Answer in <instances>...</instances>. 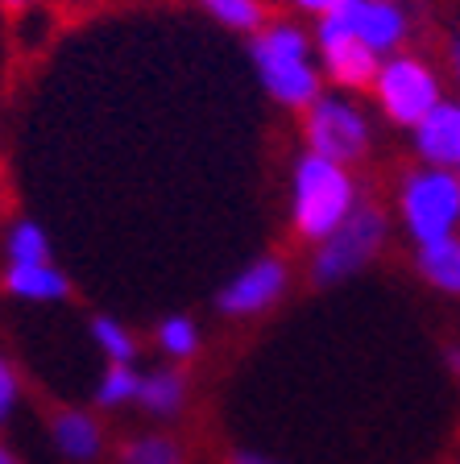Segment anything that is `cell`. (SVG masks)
<instances>
[{
  "instance_id": "obj_1",
  "label": "cell",
  "mask_w": 460,
  "mask_h": 464,
  "mask_svg": "<svg viewBox=\"0 0 460 464\" xmlns=\"http://www.w3.org/2000/svg\"><path fill=\"white\" fill-rule=\"evenodd\" d=\"M250 58H253V71H258L261 92L274 104L290 108V112H303L324 92L316 42L295 21H266L250 42Z\"/></svg>"
},
{
  "instance_id": "obj_2",
  "label": "cell",
  "mask_w": 460,
  "mask_h": 464,
  "mask_svg": "<svg viewBox=\"0 0 460 464\" xmlns=\"http://www.w3.org/2000/svg\"><path fill=\"white\" fill-rule=\"evenodd\" d=\"M361 203L357 195V179L345 162H332L324 154H299L295 170H290V228L303 241L319 245L324 237H332V228L353 216V208Z\"/></svg>"
},
{
  "instance_id": "obj_3",
  "label": "cell",
  "mask_w": 460,
  "mask_h": 464,
  "mask_svg": "<svg viewBox=\"0 0 460 464\" xmlns=\"http://www.w3.org/2000/svg\"><path fill=\"white\" fill-rule=\"evenodd\" d=\"M390 241V216L374 203H357L353 216H348L340 228H332V237L316 245V257H311V282L316 286H336V282H348L353 274H361L377 253Z\"/></svg>"
},
{
  "instance_id": "obj_4",
  "label": "cell",
  "mask_w": 460,
  "mask_h": 464,
  "mask_svg": "<svg viewBox=\"0 0 460 464\" xmlns=\"http://www.w3.org/2000/svg\"><path fill=\"white\" fill-rule=\"evenodd\" d=\"M374 100L390 125L415 129L444 100V79L427 58L394 50L382 58V67L374 75Z\"/></svg>"
},
{
  "instance_id": "obj_5",
  "label": "cell",
  "mask_w": 460,
  "mask_h": 464,
  "mask_svg": "<svg viewBox=\"0 0 460 464\" xmlns=\"http://www.w3.org/2000/svg\"><path fill=\"white\" fill-rule=\"evenodd\" d=\"M398 216L415 245L440 241L460 228V174L419 166L398 187Z\"/></svg>"
},
{
  "instance_id": "obj_6",
  "label": "cell",
  "mask_w": 460,
  "mask_h": 464,
  "mask_svg": "<svg viewBox=\"0 0 460 464\" xmlns=\"http://www.w3.org/2000/svg\"><path fill=\"white\" fill-rule=\"evenodd\" d=\"M303 137L311 154H324L332 162H361L369 154V116L340 92H319L311 104L303 108Z\"/></svg>"
},
{
  "instance_id": "obj_7",
  "label": "cell",
  "mask_w": 460,
  "mask_h": 464,
  "mask_svg": "<svg viewBox=\"0 0 460 464\" xmlns=\"http://www.w3.org/2000/svg\"><path fill=\"white\" fill-rule=\"evenodd\" d=\"M316 58H319V71H324L340 92H365V87H374V75H377V67H382V58L365 46L336 13L316 21Z\"/></svg>"
},
{
  "instance_id": "obj_8",
  "label": "cell",
  "mask_w": 460,
  "mask_h": 464,
  "mask_svg": "<svg viewBox=\"0 0 460 464\" xmlns=\"http://www.w3.org/2000/svg\"><path fill=\"white\" fill-rule=\"evenodd\" d=\"M287 282H290L287 261L282 257H258V261H250L237 278H229L220 286V295H216V311H220V315H237V319L261 315V311H269L282 295H287Z\"/></svg>"
},
{
  "instance_id": "obj_9",
  "label": "cell",
  "mask_w": 460,
  "mask_h": 464,
  "mask_svg": "<svg viewBox=\"0 0 460 464\" xmlns=\"http://www.w3.org/2000/svg\"><path fill=\"white\" fill-rule=\"evenodd\" d=\"M336 17L345 21L377 58L403 50L406 34H411V17H406V9L398 0H345L336 9Z\"/></svg>"
},
{
  "instance_id": "obj_10",
  "label": "cell",
  "mask_w": 460,
  "mask_h": 464,
  "mask_svg": "<svg viewBox=\"0 0 460 464\" xmlns=\"http://www.w3.org/2000/svg\"><path fill=\"white\" fill-rule=\"evenodd\" d=\"M411 133L415 154L423 158V166H440V170L460 174V100L444 96Z\"/></svg>"
},
{
  "instance_id": "obj_11",
  "label": "cell",
  "mask_w": 460,
  "mask_h": 464,
  "mask_svg": "<svg viewBox=\"0 0 460 464\" xmlns=\"http://www.w3.org/2000/svg\"><path fill=\"white\" fill-rule=\"evenodd\" d=\"M50 440H54V448L67 460H96L100 448H104V431H100V423L87 411H58L54 419H50Z\"/></svg>"
},
{
  "instance_id": "obj_12",
  "label": "cell",
  "mask_w": 460,
  "mask_h": 464,
  "mask_svg": "<svg viewBox=\"0 0 460 464\" xmlns=\"http://www.w3.org/2000/svg\"><path fill=\"white\" fill-rule=\"evenodd\" d=\"M5 290L29 303H58L71 295V278L58 270L54 261H42V266H9L5 270Z\"/></svg>"
},
{
  "instance_id": "obj_13",
  "label": "cell",
  "mask_w": 460,
  "mask_h": 464,
  "mask_svg": "<svg viewBox=\"0 0 460 464\" xmlns=\"http://www.w3.org/2000/svg\"><path fill=\"white\" fill-rule=\"evenodd\" d=\"M415 270L423 282H432L444 295H460V237H440V241L415 245Z\"/></svg>"
},
{
  "instance_id": "obj_14",
  "label": "cell",
  "mask_w": 460,
  "mask_h": 464,
  "mask_svg": "<svg viewBox=\"0 0 460 464\" xmlns=\"http://www.w3.org/2000/svg\"><path fill=\"white\" fill-rule=\"evenodd\" d=\"M137 402H142V411H150L153 419L179 415L182 402H187V377H182L179 369H153V373H142Z\"/></svg>"
},
{
  "instance_id": "obj_15",
  "label": "cell",
  "mask_w": 460,
  "mask_h": 464,
  "mask_svg": "<svg viewBox=\"0 0 460 464\" xmlns=\"http://www.w3.org/2000/svg\"><path fill=\"white\" fill-rule=\"evenodd\" d=\"M5 253H9V266H42V261H54L50 253V237L38 220H17L5 237Z\"/></svg>"
},
{
  "instance_id": "obj_16",
  "label": "cell",
  "mask_w": 460,
  "mask_h": 464,
  "mask_svg": "<svg viewBox=\"0 0 460 464\" xmlns=\"http://www.w3.org/2000/svg\"><path fill=\"white\" fill-rule=\"evenodd\" d=\"M203 13L216 17L224 29L237 34H258L266 25V0H200Z\"/></svg>"
},
{
  "instance_id": "obj_17",
  "label": "cell",
  "mask_w": 460,
  "mask_h": 464,
  "mask_svg": "<svg viewBox=\"0 0 460 464\" xmlns=\"http://www.w3.org/2000/svg\"><path fill=\"white\" fill-rule=\"evenodd\" d=\"M92 336H96V344H100V353L108 357V365H133V357H137V340H133V332L121 324V319H113V315H96L92 319Z\"/></svg>"
},
{
  "instance_id": "obj_18",
  "label": "cell",
  "mask_w": 460,
  "mask_h": 464,
  "mask_svg": "<svg viewBox=\"0 0 460 464\" xmlns=\"http://www.w3.org/2000/svg\"><path fill=\"white\" fill-rule=\"evenodd\" d=\"M158 348L174 361H191L195 353H200V328H195V319L166 315L162 324H158Z\"/></svg>"
},
{
  "instance_id": "obj_19",
  "label": "cell",
  "mask_w": 460,
  "mask_h": 464,
  "mask_svg": "<svg viewBox=\"0 0 460 464\" xmlns=\"http://www.w3.org/2000/svg\"><path fill=\"white\" fill-rule=\"evenodd\" d=\"M137 386H142V373H137L133 365H108V373L100 377V386H96V402L104 406V411L137 402Z\"/></svg>"
},
{
  "instance_id": "obj_20",
  "label": "cell",
  "mask_w": 460,
  "mask_h": 464,
  "mask_svg": "<svg viewBox=\"0 0 460 464\" xmlns=\"http://www.w3.org/2000/svg\"><path fill=\"white\" fill-rule=\"evenodd\" d=\"M121 464H182V452L166 435H142V440L125 444Z\"/></svg>"
},
{
  "instance_id": "obj_21",
  "label": "cell",
  "mask_w": 460,
  "mask_h": 464,
  "mask_svg": "<svg viewBox=\"0 0 460 464\" xmlns=\"http://www.w3.org/2000/svg\"><path fill=\"white\" fill-rule=\"evenodd\" d=\"M21 398V386H17V373H13V365L5 357H0V423L13 415V406H17Z\"/></svg>"
},
{
  "instance_id": "obj_22",
  "label": "cell",
  "mask_w": 460,
  "mask_h": 464,
  "mask_svg": "<svg viewBox=\"0 0 460 464\" xmlns=\"http://www.w3.org/2000/svg\"><path fill=\"white\" fill-rule=\"evenodd\" d=\"M290 9H299V13H307V17H332L336 9H340V5H345V0H287Z\"/></svg>"
},
{
  "instance_id": "obj_23",
  "label": "cell",
  "mask_w": 460,
  "mask_h": 464,
  "mask_svg": "<svg viewBox=\"0 0 460 464\" xmlns=\"http://www.w3.org/2000/svg\"><path fill=\"white\" fill-rule=\"evenodd\" d=\"M229 464H282V460H274V456H266V452H253V448H237V452L229 456Z\"/></svg>"
},
{
  "instance_id": "obj_24",
  "label": "cell",
  "mask_w": 460,
  "mask_h": 464,
  "mask_svg": "<svg viewBox=\"0 0 460 464\" xmlns=\"http://www.w3.org/2000/svg\"><path fill=\"white\" fill-rule=\"evenodd\" d=\"M448 71H452V79L460 83V34L448 42Z\"/></svg>"
},
{
  "instance_id": "obj_25",
  "label": "cell",
  "mask_w": 460,
  "mask_h": 464,
  "mask_svg": "<svg viewBox=\"0 0 460 464\" xmlns=\"http://www.w3.org/2000/svg\"><path fill=\"white\" fill-rule=\"evenodd\" d=\"M0 5H5V9H13V13H21V9H29L34 0H0Z\"/></svg>"
},
{
  "instance_id": "obj_26",
  "label": "cell",
  "mask_w": 460,
  "mask_h": 464,
  "mask_svg": "<svg viewBox=\"0 0 460 464\" xmlns=\"http://www.w3.org/2000/svg\"><path fill=\"white\" fill-rule=\"evenodd\" d=\"M0 464H21V460H17V456H13L5 444H0Z\"/></svg>"
},
{
  "instance_id": "obj_27",
  "label": "cell",
  "mask_w": 460,
  "mask_h": 464,
  "mask_svg": "<svg viewBox=\"0 0 460 464\" xmlns=\"http://www.w3.org/2000/svg\"><path fill=\"white\" fill-rule=\"evenodd\" d=\"M452 369H460V348H456V353H452Z\"/></svg>"
}]
</instances>
